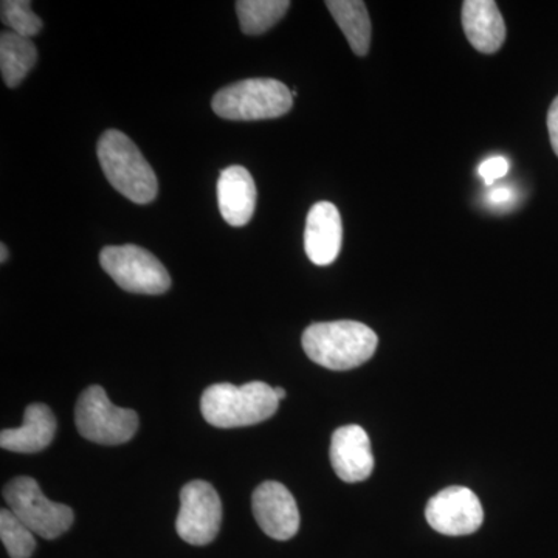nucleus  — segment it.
<instances>
[{
  "label": "nucleus",
  "instance_id": "nucleus-1",
  "mask_svg": "<svg viewBox=\"0 0 558 558\" xmlns=\"http://www.w3.org/2000/svg\"><path fill=\"white\" fill-rule=\"evenodd\" d=\"M379 339L363 323H315L303 333V349L307 357L323 368L349 371L368 362L376 352Z\"/></svg>",
  "mask_w": 558,
  "mask_h": 558
},
{
  "label": "nucleus",
  "instance_id": "nucleus-2",
  "mask_svg": "<svg viewBox=\"0 0 558 558\" xmlns=\"http://www.w3.org/2000/svg\"><path fill=\"white\" fill-rule=\"evenodd\" d=\"M278 407L275 388L264 381H250L242 387L231 384L211 385L205 389L201 400L205 421L218 428L260 424L274 416Z\"/></svg>",
  "mask_w": 558,
  "mask_h": 558
},
{
  "label": "nucleus",
  "instance_id": "nucleus-3",
  "mask_svg": "<svg viewBox=\"0 0 558 558\" xmlns=\"http://www.w3.org/2000/svg\"><path fill=\"white\" fill-rule=\"evenodd\" d=\"M97 154L106 179L126 199L138 205L156 199L159 193L156 172L126 134L106 131L98 140Z\"/></svg>",
  "mask_w": 558,
  "mask_h": 558
},
{
  "label": "nucleus",
  "instance_id": "nucleus-4",
  "mask_svg": "<svg viewBox=\"0 0 558 558\" xmlns=\"http://www.w3.org/2000/svg\"><path fill=\"white\" fill-rule=\"evenodd\" d=\"M211 106L216 116L223 120H271L290 112L293 94L281 81L250 78L220 89Z\"/></svg>",
  "mask_w": 558,
  "mask_h": 558
},
{
  "label": "nucleus",
  "instance_id": "nucleus-5",
  "mask_svg": "<svg viewBox=\"0 0 558 558\" xmlns=\"http://www.w3.org/2000/svg\"><path fill=\"white\" fill-rule=\"evenodd\" d=\"M75 424L80 435L90 442L120 446L137 433L138 414L134 410L113 405L105 389L94 385L81 392L75 409Z\"/></svg>",
  "mask_w": 558,
  "mask_h": 558
},
{
  "label": "nucleus",
  "instance_id": "nucleus-6",
  "mask_svg": "<svg viewBox=\"0 0 558 558\" xmlns=\"http://www.w3.org/2000/svg\"><path fill=\"white\" fill-rule=\"evenodd\" d=\"M100 264L126 292L161 295L171 288V277L163 264L138 245H109L101 250Z\"/></svg>",
  "mask_w": 558,
  "mask_h": 558
},
{
  "label": "nucleus",
  "instance_id": "nucleus-7",
  "mask_svg": "<svg viewBox=\"0 0 558 558\" xmlns=\"http://www.w3.org/2000/svg\"><path fill=\"white\" fill-rule=\"evenodd\" d=\"M9 509L33 534L46 539L61 537L73 524V510L61 502L50 501L36 480L14 478L3 487Z\"/></svg>",
  "mask_w": 558,
  "mask_h": 558
},
{
  "label": "nucleus",
  "instance_id": "nucleus-8",
  "mask_svg": "<svg viewBox=\"0 0 558 558\" xmlns=\"http://www.w3.org/2000/svg\"><path fill=\"white\" fill-rule=\"evenodd\" d=\"M222 505L216 488L207 481H191L180 492V512L175 529L183 542L209 545L218 537Z\"/></svg>",
  "mask_w": 558,
  "mask_h": 558
},
{
  "label": "nucleus",
  "instance_id": "nucleus-9",
  "mask_svg": "<svg viewBox=\"0 0 558 558\" xmlns=\"http://www.w3.org/2000/svg\"><path fill=\"white\" fill-rule=\"evenodd\" d=\"M425 519L439 534L461 537L483 526L484 510L470 488L453 486L429 499Z\"/></svg>",
  "mask_w": 558,
  "mask_h": 558
},
{
  "label": "nucleus",
  "instance_id": "nucleus-10",
  "mask_svg": "<svg viewBox=\"0 0 558 558\" xmlns=\"http://www.w3.org/2000/svg\"><path fill=\"white\" fill-rule=\"evenodd\" d=\"M253 515L264 534L278 542L295 537L300 529V512L289 488L277 481L260 484L252 498Z\"/></svg>",
  "mask_w": 558,
  "mask_h": 558
},
{
  "label": "nucleus",
  "instance_id": "nucleus-11",
  "mask_svg": "<svg viewBox=\"0 0 558 558\" xmlns=\"http://www.w3.org/2000/svg\"><path fill=\"white\" fill-rule=\"evenodd\" d=\"M330 462L344 483L368 480L374 470L368 433L359 425L336 429L330 442Z\"/></svg>",
  "mask_w": 558,
  "mask_h": 558
},
{
  "label": "nucleus",
  "instance_id": "nucleus-12",
  "mask_svg": "<svg viewBox=\"0 0 558 558\" xmlns=\"http://www.w3.org/2000/svg\"><path fill=\"white\" fill-rule=\"evenodd\" d=\"M341 242L343 223L339 209L330 202H318L311 208L304 230V250L307 258L315 266H329L340 255Z\"/></svg>",
  "mask_w": 558,
  "mask_h": 558
},
{
  "label": "nucleus",
  "instance_id": "nucleus-13",
  "mask_svg": "<svg viewBox=\"0 0 558 558\" xmlns=\"http://www.w3.org/2000/svg\"><path fill=\"white\" fill-rule=\"evenodd\" d=\"M220 215L231 227L247 226L256 209V185L244 167L226 168L218 180Z\"/></svg>",
  "mask_w": 558,
  "mask_h": 558
},
{
  "label": "nucleus",
  "instance_id": "nucleus-14",
  "mask_svg": "<svg viewBox=\"0 0 558 558\" xmlns=\"http://www.w3.org/2000/svg\"><path fill=\"white\" fill-rule=\"evenodd\" d=\"M462 27L476 50L494 54L506 40V24L494 0H468L462 3Z\"/></svg>",
  "mask_w": 558,
  "mask_h": 558
},
{
  "label": "nucleus",
  "instance_id": "nucleus-15",
  "mask_svg": "<svg viewBox=\"0 0 558 558\" xmlns=\"http://www.w3.org/2000/svg\"><path fill=\"white\" fill-rule=\"evenodd\" d=\"M57 418L44 403L28 405L24 424L20 428H7L0 433V447L14 453H38L53 442Z\"/></svg>",
  "mask_w": 558,
  "mask_h": 558
},
{
  "label": "nucleus",
  "instance_id": "nucleus-16",
  "mask_svg": "<svg viewBox=\"0 0 558 558\" xmlns=\"http://www.w3.org/2000/svg\"><path fill=\"white\" fill-rule=\"evenodd\" d=\"M326 7L339 24L344 38L357 57L369 51L371 20L365 2L362 0H328Z\"/></svg>",
  "mask_w": 558,
  "mask_h": 558
},
{
  "label": "nucleus",
  "instance_id": "nucleus-17",
  "mask_svg": "<svg viewBox=\"0 0 558 558\" xmlns=\"http://www.w3.org/2000/svg\"><path fill=\"white\" fill-rule=\"evenodd\" d=\"M38 61V50L32 39L13 32L0 35V72L7 86L17 87Z\"/></svg>",
  "mask_w": 558,
  "mask_h": 558
},
{
  "label": "nucleus",
  "instance_id": "nucleus-18",
  "mask_svg": "<svg viewBox=\"0 0 558 558\" xmlns=\"http://www.w3.org/2000/svg\"><path fill=\"white\" fill-rule=\"evenodd\" d=\"M289 7V0H240L236 13L241 31L250 36L263 35L286 16Z\"/></svg>",
  "mask_w": 558,
  "mask_h": 558
},
{
  "label": "nucleus",
  "instance_id": "nucleus-19",
  "mask_svg": "<svg viewBox=\"0 0 558 558\" xmlns=\"http://www.w3.org/2000/svg\"><path fill=\"white\" fill-rule=\"evenodd\" d=\"M0 538L11 558H31L36 548L33 532L10 509L0 510Z\"/></svg>",
  "mask_w": 558,
  "mask_h": 558
},
{
  "label": "nucleus",
  "instance_id": "nucleus-20",
  "mask_svg": "<svg viewBox=\"0 0 558 558\" xmlns=\"http://www.w3.org/2000/svg\"><path fill=\"white\" fill-rule=\"evenodd\" d=\"M0 14L3 24L22 38L32 39L43 31L44 22L38 14L33 13L32 2L28 0H3L0 3Z\"/></svg>",
  "mask_w": 558,
  "mask_h": 558
},
{
  "label": "nucleus",
  "instance_id": "nucleus-21",
  "mask_svg": "<svg viewBox=\"0 0 558 558\" xmlns=\"http://www.w3.org/2000/svg\"><path fill=\"white\" fill-rule=\"evenodd\" d=\"M478 172L483 178L484 183L490 186L492 183L497 182L498 179L505 178L509 172V161L505 157H490L480 165Z\"/></svg>",
  "mask_w": 558,
  "mask_h": 558
},
{
  "label": "nucleus",
  "instance_id": "nucleus-22",
  "mask_svg": "<svg viewBox=\"0 0 558 558\" xmlns=\"http://www.w3.org/2000/svg\"><path fill=\"white\" fill-rule=\"evenodd\" d=\"M548 132L550 138V146L558 157V97L550 105L548 112Z\"/></svg>",
  "mask_w": 558,
  "mask_h": 558
},
{
  "label": "nucleus",
  "instance_id": "nucleus-23",
  "mask_svg": "<svg viewBox=\"0 0 558 558\" xmlns=\"http://www.w3.org/2000/svg\"><path fill=\"white\" fill-rule=\"evenodd\" d=\"M512 191L501 186V189L492 190V193H488L487 201L488 204L495 205V207H505V205L512 202Z\"/></svg>",
  "mask_w": 558,
  "mask_h": 558
},
{
  "label": "nucleus",
  "instance_id": "nucleus-24",
  "mask_svg": "<svg viewBox=\"0 0 558 558\" xmlns=\"http://www.w3.org/2000/svg\"><path fill=\"white\" fill-rule=\"evenodd\" d=\"M9 259V248H7V245L0 244V260H2V264L5 263V260Z\"/></svg>",
  "mask_w": 558,
  "mask_h": 558
},
{
  "label": "nucleus",
  "instance_id": "nucleus-25",
  "mask_svg": "<svg viewBox=\"0 0 558 558\" xmlns=\"http://www.w3.org/2000/svg\"><path fill=\"white\" fill-rule=\"evenodd\" d=\"M275 396H277V399L281 402L282 399H286V389L275 388Z\"/></svg>",
  "mask_w": 558,
  "mask_h": 558
}]
</instances>
